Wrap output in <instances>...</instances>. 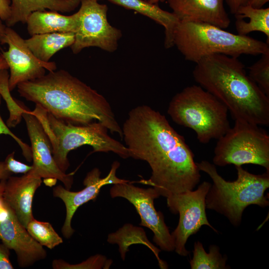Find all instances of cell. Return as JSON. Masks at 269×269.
Here are the masks:
<instances>
[{
  "label": "cell",
  "instance_id": "cell-1",
  "mask_svg": "<svg viewBox=\"0 0 269 269\" xmlns=\"http://www.w3.org/2000/svg\"><path fill=\"white\" fill-rule=\"evenodd\" d=\"M131 157L146 161L151 175L142 183L154 188L159 196L193 190L200 181L194 154L183 136L165 116L147 105L132 109L122 127Z\"/></svg>",
  "mask_w": 269,
  "mask_h": 269
},
{
  "label": "cell",
  "instance_id": "cell-2",
  "mask_svg": "<svg viewBox=\"0 0 269 269\" xmlns=\"http://www.w3.org/2000/svg\"><path fill=\"white\" fill-rule=\"evenodd\" d=\"M19 95L57 119L74 125L99 122L122 138V127L107 100L96 90L61 69L17 85Z\"/></svg>",
  "mask_w": 269,
  "mask_h": 269
},
{
  "label": "cell",
  "instance_id": "cell-3",
  "mask_svg": "<svg viewBox=\"0 0 269 269\" xmlns=\"http://www.w3.org/2000/svg\"><path fill=\"white\" fill-rule=\"evenodd\" d=\"M195 64L194 80L223 104L234 120L269 125V97L250 78L238 57L213 54Z\"/></svg>",
  "mask_w": 269,
  "mask_h": 269
},
{
  "label": "cell",
  "instance_id": "cell-4",
  "mask_svg": "<svg viewBox=\"0 0 269 269\" xmlns=\"http://www.w3.org/2000/svg\"><path fill=\"white\" fill-rule=\"evenodd\" d=\"M196 164L199 170L207 173L213 181L206 196V208L224 215L234 226L240 225L243 213L248 206H269L265 192L269 187V171L254 174L242 166H235L237 178L229 181L218 173L214 164L207 160Z\"/></svg>",
  "mask_w": 269,
  "mask_h": 269
},
{
  "label": "cell",
  "instance_id": "cell-5",
  "mask_svg": "<svg viewBox=\"0 0 269 269\" xmlns=\"http://www.w3.org/2000/svg\"><path fill=\"white\" fill-rule=\"evenodd\" d=\"M173 46L184 59L195 63L213 54L239 57L269 52V43L202 22L179 21L173 36Z\"/></svg>",
  "mask_w": 269,
  "mask_h": 269
},
{
  "label": "cell",
  "instance_id": "cell-6",
  "mask_svg": "<svg viewBox=\"0 0 269 269\" xmlns=\"http://www.w3.org/2000/svg\"><path fill=\"white\" fill-rule=\"evenodd\" d=\"M228 113L223 104L199 85L175 94L167 109L174 122L192 130L203 144L218 139L230 129Z\"/></svg>",
  "mask_w": 269,
  "mask_h": 269
},
{
  "label": "cell",
  "instance_id": "cell-7",
  "mask_svg": "<svg viewBox=\"0 0 269 269\" xmlns=\"http://www.w3.org/2000/svg\"><path fill=\"white\" fill-rule=\"evenodd\" d=\"M47 117L50 128L47 135L52 145L53 157L63 172L66 173L70 166L68 153L84 145L92 146L93 152H112L124 159L131 157L128 147L111 137L108 129L99 122L74 125L60 121L48 113Z\"/></svg>",
  "mask_w": 269,
  "mask_h": 269
},
{
  "label": "cell",
  "instance_id": "cell-8",
  "mask_svg": "<svg viewBox=\"0 0 269 269\" xmlns=\"http://www.w3.org/2000/svg\"><path fill=\"white\" fill-rule=\"evenodd\" d=\"M214 153L215 165L252 164L269 171V134L260 126L235 120L234 126L218 139Z\"/></svg>",
  "mask_w": 269,
  "mask_h": 269
},
{
  "label": "cell",
  "instance_id": "cell-9",
  "mask_svg": "<svg viewBox=\"0 0 269 269\" xmlns=\"http://www.w3.org/2000/svg\"><path fill=\"white\" fill-rule=\"evenodd\" d=\"M211 186L210 182L204 181L195 190L172 194L166 197L170 211L179 215L178 225L171 235L174 251L180 256L189 255L185 244L189 237L198 232L202 226H208L217 232L209 222L206 213V196Z\"/></svg>",
  "mask_w": 269,
  "mask_h": 269
},
{
  "label": "cell",
  "instance_id": "cell-10",
  "mask_svg": "<svg viewBox=\"0 0 269 269\" xmlns=\"http://www.w3.org/2000/svg\"><path fill=\"white\" fill-rule=\"evenodd\" d=\"M98 0H81L80 25L70 47L77 54L83 49L96 47L109 52L115 51L122 36L119 29L112 26L107 18L108 6Z\"/></svg>",
  "mask_w": 269,
  "mask_h": 269
},
{
  "label": "cell",
  "instance_id": "cell-11",
  "mask_svg": "<svg viewBox=\"0 0 269 269\" xmlns=\"http://www.w3.org/2000/svg\"><path fill=\"white\" fill-rule=\"evenodd\" d=\"M110 193L112 198H125L134 206L141 219L139 225L152 231L153 241L162 250H174L173 239L163 215L154 206V199L160 196L154 188H140L127 182L114 184Z\"/></svg>",
  "mask_w": 269,
  "mask_h": 269
},
{
  "label": "cell",
  "instance_id": "cell-12",
  "mask_svg": "<svg viewBox=\"0 0 269 269\" xmlns=\"http://www.w3.org/2000/svg\"><path fill=\"white\" fill-rule=\"evenodd\" d=\"M7 44L8 50L1 54L10 70L8 88L12 91L17 85L39 78L49 72L56 70L54 62H45L37 59L23 39L14 30L6 26L2 44Z\"/></svg>",
  "mask_w": 269,
  "mask_h": 269
},
{
  "label": "cell",
  "instance_id": "cell-13",
  "mask_svg": "<svg viewBox=\"0 0 269 269\" xmlns=\"http://www.w3.org/2000/svg\"><path fill=\"white\" fill-rule=\"evenodd\" d=\"M31 142L32 169L27 173L40 178H54L61 181L66 189L70 190L73 183V173L66 174L56 164L52 155V145L43 127L30 111L23 113Z\"/></svg>",
  "mask_w": 269,
  "mask_h": 269
},
{
  "label": "cell",
  "instance_id": "cell-14",
  "mask_svg": "<svg viewBox=\"0 0 269 269\" xmlns=\"http://www.w3.org/2000/svg\"><path fill=\"white\" fill-rule=\"evenodd\" d=\"M120 165L119 162L114 161L110 172L104 178H101L99 169L93 168L87 174L83 181L85 187L81 191L72 192L61 185L53 188V196L61 199L66 207V217L61 229L65 238H70L74 232V230L71 227V221L77 209L88 201L95 199L103 186L129 182L117 176V170Z\"/></svg>",
  "mask_w": 269,
  "mask_h": 269
},
{
  "label": "cell",
  "instance_id": "cell-15",
  "mask_svg": "<svg viewBox=\"0 0 269 269\" xmlns=\"http://www.w3.org/2000/svg\"><path fill=\"white\" fill-rule=\"evenodd\" d=\"M8 206L7 216L0 221V240L15 251L19 267L27 268L46 258L47 253L43 246L31 236Z\"/></svg>",
  "mask_w": 269,
  "mask_h": 269
},
{
  "label": "cell",
  "instance_id": "cell-16",
  "mask_svg": "<svg viewBox=\"0 0 269 269\" xmlns=\"http://www.w3.org/2000/svg\"><path fill=\"white\" fill-rule=\"evenodd\" d=\"M179 21L212 24L225 29L231 20L224 7L225 0H167Z\"/></svg>",
  "mask_w": 269,
  "mask_h": 269
},
{
  "label": "cell",
  "instance_id": "cell-17",
  "mask_svg": "<svg viewBox=\"0 0 269 269\" xmlns=\"http://www.w3.org/2000/svg\"><path fill=\"white\" fill-rule=\"evenodd\" d=\"M41 183V178L27 173L21 177L10 176L6 180L3 199L26 228L34 218L32 212V200Z\"/></svg>",
  "mask_w": 269,
  "mask_h": 269
},
{
  "label": "cell",
  "instance_id": "cell-18",
  "mask_svg": "<svg viewBox=\"0 0 269 269\" xmlns=\"http://www.w3.org/2000/svg\"><path fill=\"white\" fill-rule=\"evenodd\" d=\"M31 35L52 32L76 33L80 25L78 11L70 15L55 10H39L32 12L26 21Z\"/></svg>",
  "mask_w": 269,
  "mask_h": 269
},
{
  "label": "cell",
  "instance_id": "cell-19",
  "mask_svg": "<svg viewBox=\"0 0 269 269\" xmlns=\"http://www.w3.org/2000/svg\"><path fill=\"white\" fill-rule=\"evenodd\" d=\"M108 0L126 9L134 10L162 26L165 33L164 47L168 49L173 46V33L179 19L172 12L163 10L157 3L145 0Z\"/></svg>",
  "mask_w": 269,
  "mask_h": 269
},
{
  "label": "cell",
  "instance_id": "cell-20",
  "mask_svg": "<svg viewBox=\"0 0 269 269\" xmlns=\"http://www.w3.org/2000/svg\"><path fill=\"white\" fill-rule=\"evenodd\" d=\"M80 2L81 0H11L10 16L5 25L11 27L19 22L25 23L28 16L35 11L49 9L69 12Z\"/></svg>",
  "mask_w": 269,
  "mask_h": 269
},
{
  "label": "cell",
  "instance_id": "cell-21",
  "mask_svg": "<svg viewBox=\"0 0 269 269\" xmlns=\"http://www.w3.org/2000/svg\"><path fill=\"white\" fill-rule=\"evenodd\" d=\"M75 41L73 32H52L33 35L25 39L27 47L39 60L49 62L58 51L71 47Z\"/></svg>",
  "mask_w": 269,
  "mask_h": 269
},
{
  "label": "cell",
  "instance_id": "cell-22",
  "mask_svg": "<svg viewBox=\"0 0 269 269\" xmlns=\"http://www.w3.org/2000/svg\"><path fill=\"white\" fill-rule=\"evenodd\" d=\"M235 16L247 18L245 20L235 17V25L237 34L248 35L254 31L263 33L269 43V8H255L247 3L241 6L234 14Z\"/></svg>",
  "mask_w": 269,
  "mask_h": 269
},
{
  "label": "cell",
  "instance_id": "cell-23",
  "mask_svg": "<svg viewBox=\"0 0 269 269\" xmlns=\"http://www.w3.org/2000/svg\"><path fill=\"white\" fill-rule=\"evenodd\" d=\"M193 258L190 261L191 269H227L230 267L226 264L227 258L223 257L220 248L215 245L209 247V253H206L202 244L195 242Z\"/></svg>",
  "mask_w": 269,
  "mask_h": 269
},
{
  "label": "cell",
  "instance_id": "cell-24",
  "mask_svg": "<svg viewBox=\"0 0 269 269\" xmlns=\"http://www.w3.org/2000/svg\"><path fill=\"white\" fill-rule=\"evenodd\" d=\"M26 229L36 242L50 249L63 243L62 239L48 222L39 221L34 218L28 224Z\"/></svg>",
  "mask_w": 269,
  "mask_h": 269
},
{
  "label": "cell",
  "instance_id": "cell-25",
  "mask_svg": "<svg viewBox=\"0 0 269 269\" xmlns=\"http://www.w3.org/2000/svg\"><path fill=\"white\" fill-rule=\"evenodd\" d=\"M8 78L6 69L0 70V94L6 102L10 113L6 124L8 127H14L20 122L22 113L27 110L21 107L11 97L8 88Z\"/></svg>",
  "mask_w": 269,
  "mask_h": 269
},
{
  "label": "cell",
  "instance_id": "cell-26",
  "mask_svg": "<svg viewBox=\"0 0 269 269\" xmlns=\"http://www.w3.org/2000/svg\"><path fill=\"white\" fill-rule=\"evenodd\" d=\"M250 78L269 97V52L248 67Z\"/></svg>",
  "mask_w": 269,
  "mask_h": 269
},
{
  "label": "cell",
  "instance_id": "cell-27",
  "mask_svg": "<svg viewBox=\"0 0 269 269\" xmlns=\"http://www.w3.org/2000/svg\"><path fill=\"white\" fill-rule=\"evenodd\" d=\"M112 264V261L107 260L105 256L96 255L77 264H71L62 259H55L52 262V267L54 269H109Z\"/></svg>",
  "mask_w": 269,
  "mask_h": 269
},
{
  "label": "cell",
  "instance_id": "cell-28",
  "mask_svg": "<svg viewBox=\"0 0 269 269\" xmlns=\"http://www.w3.org/2000/svg\"><path fill=\"white\" fill-rule=\"evenodd\" d=\"M1 96L0 94V105L1 104ZM7 134L12 137L20 147L22 150V154L27 161L30 162L32 160L31 147L22 141L10 131L0 115V134ZM11 173L7 170L4 162H0V180L7 179L11 176Z\"/></svg>",
  "mask_w": 269,
  "mask_h": 269
},
{
  "label": "cell",
  "instance_id": "cell-29",
  "mask_svg": "<svg viewBox=\"0 0 269 269\" xmlns=\"http://www.w3.org/2000/svg\"><path fill=\"white\" fill-rule=\"evenodd\" d=\"M6 168L10 172L26 174L32 169V165H28L14 158V152L9 153L4 160Z\"/></svg>",
  "mask_w": 269,
  "mask_h": 269
},
{
  "label": "cell",
  "instance_id": "cell-30",
  "mask_svg": "<svg viewBox=\"0 0 269 269\" xmlns=\"http://www.w3.org/2000/svg\"><path fill=\"white\" fill-rule=\"evenodd\" d=\"M9 249L3 243L0 244V269H13L9 258Z\"/></svg>",
  "mask_w": 269,
  "mask_h": 269
},
{
  "label": "cell",
  "instance_id": "cell-31",
  "mask_svg": "<svg viewBox=\"0 0 269 269\" xmlns=\"http://www.w3.org/2000/svg\"><path fill=\"white\" fill-rule=\"evenodd\" d=\"M10 0H0V19L5 22L10 16Z\"/></svg>",
  "mask_w": 269,
  "mask_h": 269
},
{
  "label": "cell",
  "instance_id": "cell-32",
  "mask_svg": "<svg viewBox=\"0 0 269 269\" xmlns=\"http://www.w3.org/2000/svg\"><path fill=\"white\" fill-rule=\"evenodd\" d=\"M231 13L235 14L242 6L247 4L250 0H225Z\"/></svg>",
  "mask_w": 269,
  "mask_h": 269
},
{
  "label": "cell",
  "instance_id": "cell-33",
  "mask_svg": "<svg viewBox=\"0 0 269 269\" xmlns=\"http://www.w3.org/2000/svg\"><path fill=\"white\" fill-rule=\"evenodd\" d=\"M269 1V0H250L248 3L255 8H262Z\"/></svg>",
  "mask_w": 269,
  "mask_h": 269
},
{
  "label": "cell",
  "instance_id": "cell-34",
  "mask_svg": "<svg viewBox=\"0 0 269 269\" xmlns=\"http://www.w3.org/2000/svg\"><path fill=\"white\" fill-rule=\"evenodd\" d=\"M57 179L54 178H44L43 182L47 186L52 187L56 183Z\"/></svg>",
  "mask_w": 269,
  "mask_h": 269
},
{
  "label": "cell",
  "instance_id": "cell-35",
  "mask_svg": "<svg viewBox=\"0 0 269 269\" xmlns=\"http://www.w3.org/2000/svg\"><path fill=\"white\" fill-rule=\"evenodd\" d=\"M6 26L3 24L2 20L0 19V44H2Z\"/></svg>",
  "mask_w": 269,
  "mask_h": 269
},
{
  "label": "cell",
  "instance_id": "cell-36",
  "mask_svg": "<svg viewBox=\"0 0 269 269\" xmlns=\"http://www.w3.org/2000/svg\"><path fill=\"white\" fill-rule=\"evenodd\" d=\"M8 69V66L2 56V55L0 54V70H3V69H6L7 70Z\"/></svg>",
  "mask_w": 269,
  "mask_h": 269
},
{
  "label": "cell",
  "instance_id": "cell-37",
  "mask_svg": "<svg viewBox=\"0 0 269 269\" xmlns=\"http://www.w3.org/2000/svg\"><path fill=\"white\" fill-rule=\"evenodd\" d=\"M6 180L2 179L0 180V194L3 193L4 192Z\"/></svg>",
  "mask_w": 269,
  "mask_h": 269
},
{
  "label": "cell",
  "instance_id": "cell-38",
  "mask_svg": "<svg viewBox=\"0 0 269 269\" xmlns=\"http://www.w3.org/2000/svg\"><path fill=\"white\" fill-rule=\"evenodd\" d=\"M145 0L149 1L151 3H158V2H164L165 1H166L167 0Z\"/></svg>",
  "mask_w": 269,
  "mask_h": 269
},
{
  "label": "cell",
  "instance_id": "cell-39",
  "mask_svg": "<svg viewBox=\"0 0 269 269\" xmlns=\"http://www.w3.org/2000/svg\"></svg>",
  "mask_w": 269,
  "mask_h": 269
}]
</instances>
